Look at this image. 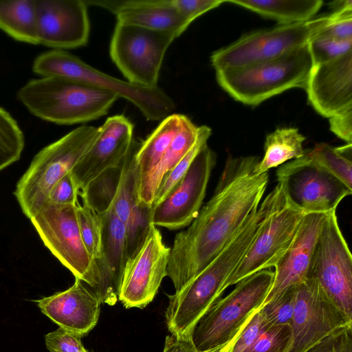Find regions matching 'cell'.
I'll list each match as a JSON object with an SVG mask.
<instances>
[{"mask_svg": "<svg viewBox=\"0 0 352 352\" xmlns=\"http://www.w3.org/2000/svg\"><path fill=\"white\" fill-rule=\"evenodd\" d=\"M257 156H229L211 199L188 228L174 239L167 265L180 290L221 251L256 210L269 182L268 172L256 174Z\"/></svg>", "mask_w": 352, "mask_h": 352, "instance_id": "cell-1", "label": "cell"}, {"mask_svg": "<svg viewBox=\"0 0 352 352\" xmlns=\"http://www.w3.org/2000/svg\"><path fill=\"white\" fill-rule=\"evenodd\" d=\"M16 96L34 116L65 125L96 120L106 115L119 98L109 91L60 76L32 79Z\"/></svg>", "mask_w": 352, "mask_h": 352, "instance_id": "cell-2", "label": "cell"}, {"mask_svg": "<svg viewBox=\"0 0 352 352\" xmlns=\"http://www.w3.org/2000/svg\"><path fill=\"white\" fill-rule=\"evenodd\" d=\"M311 67L306 45L274 59L215 71L218 84L228 94L255 106L288 89H305Z\"/></svg>", "mask_w": 352, "mask_h": 352, "instance_id": "cell-3", "label": "cell"}, {"mask_svg": "<svg viewBox=\"0 0 352 352\" xmlns=\"http://www.w3.org/2000/svg\"><path fill=\"white\" fill-rule=\"evenodd\" d=\"M274 277V272L269 269L256 272L216 301L192 330L191 339L196 349L212 352L234 341L252 315L263 305Z\"/></svg>", "mask_w": 352, "mask_h": 352, "instance_id": "cell-4", "label": "cell"}, {"mask_svg": "<svg viewBox=\"0 0 352 352\" xmlns=\"http://www.w3.org/2000/svg\"><path fill=\"white\" fill-rule=\"evenodd\" d=\"M99 133L83 125L41 149L16 184L14 195L23 214L30 219L47 201L55 184L72 172Z\"/></svg>", "mask_w": 352, "mask_h": 352, "instance_id": "cell-5", "label": "cell"}, {"mask_svg": "<svg viewBox=\"0 0 352 352\" xmlns=\"http://www.w3.org/2000/svg\"><path fill=\"white\" fill-rule=\"evenodd\" d=\"M32 70L41 77L71 78L113 93L135 105L149 121L162 120L175 107L172 98L158 86L143 87L116 78L64 50H52L41 54L35 58Z\"/></svg>", "mask_w": 352, "mask_h": 352, "instance_id": "cell-6", "label": "cell"}, {"mask_svg": "<svg viewBox=\"0 0 352 352\" xmlns=\"http://www.w3.org/2000/svg\"><path fill=\"white\" fill-rule=\"evenodd\" d=\"M331 14L307 21L279 24L242 36L214 52L210 56L215 70L239 67L274 59L303 47L331 21Z\"/></svg>", "mask_w": 352, "mask_h": 352, "instance_id": "cell-7", "label": "cell"}, {"mask_svg": "<svg viewBox=\"0 0 352 352\" xmlns=\"http://www.w3.org/2000/svg\"><path fill=\"white\" fill-rule=\"evenodd\" d=\"M77 205L47 201L30 219L45 246L76 278L94 292L98 271L81 236Z\"/></svg>", "mask_w": 352, "mask_h": 352, "instance_id": "cell-8", "label": "cell"}, {"mask_svg": "<svg viewBox=\"0 0 352 352\" xmlns=\"http://www.w3.org/2000/svg\"><path fill=\"white\" fill-rule=\"evenodd\" d=\"M307 278L315 280L327 298L352 319V256L336 211L326 214Z\"/></svg>", "mask_w": 352, "mask_h": 352, "instance_id": "cell-9", "label": "cell"}, {"mask_svg": "<svg viewBox=\"0 0 352 352\" xmlns=\"http://www.w3.org/2000/svg\"><path fill=\"white\" fill-rule=\"evenodd\" d=\"M178 36L170 31L117 22L110 42V56L128 82L157 87L165 53Z\"/></svg>", "mask_w": 352, "mask_h": 352, "instance_id": "cell-10", "label": "cell"}, {"mask_svg": "<svg viewBox=\"0 0 352 352\" xmlns=\"http://www.w3.org/2000/svg\"><path fill=\"white\" fill-rule=\"evenodd\" d=\"M276 177L283 184L289 201L307 214L334 212L352 193V189L338 178L314 165L305 150L301 157L279 167Z\"/></svg>", "mask_w": 352, "mask_h": 352, "instance_id": "cell-11", "label": "cell"}, {"mask_svg": "<svg viewBox=\"0 0 352 352\" xmlns=\"http://www.w3.org/2000/svg\"><path fill=\"white\" fill-rule=\"evenodd\" d=\"M290 326L292 338L288 352H306L335 331L352 326V319L327 298L315 280L307 278L297 285Z\"/></svg>", "mask_w": 352, "mask_h": 352, "instance_id": "cell-12", "label": "cell"}, {"mask_svg": "<svg viewBox=\"0 0 352 352\" xmlns=\"http://www.w3.org/2000/svg\"><path fill=\"white\" fill-rule=\"evenodd\" d=\"M216 158L214 152L208 144L205 145L185 175L168 195L153 208L154 226L175 230L191 223L202 207Z\"/></svg>", "mask_w": 352, "mask_h": 352, "instance_id": "cell-13", "label": "cell"}, {"mask_svg": "<svg viewBox=\"0 0 352 352\" xmlns=\"http://www.w3.org/2000/svg\"><path fill=\"white\" fill-rule=\"evenodd\" d=\"M306 214L287 197L286 204L272 217L226 280L223 292L256 272L274 267L294 241Z\"/></svg>", "mask_w": 352, "mask_h": 352, "instance_id": "cell-14", "label": "cell"}, {"mask_svg": "<svg viewBox=\"0 0 352 352\" xmlns=\"http://www.w3.org/2000/svg\"><path fill=\"white\" fill-rule=\"evenodd\" d=\"M170 248L153 226L144 244L126 262L118 300L126 309H143L153 301L167 276Z\"/></svg>", "mask_w": 352, "mask_h": 352, "instance_id": "cell-15", "label": "cell"}, {"mask_svg": "<svg viewBox=\"0 0 352 352\" xmlns=\"http://www.w3.org/2000/svg\"><path fill=\"white\" fill-rule=\"evenodd\" d=\"M38 44L63 50L87 45L90 25L84 0H34Z\"/></svg>", "mask_w": 352, "mask_h": 352, "instance_id": "cell-16", "label": "cell"}, {"mask_svg": "<svg viewBox=\"0 0 352 352\" xmlns=\"http://www.w3.org/2000/svg\"><path fill=\"white\" fill-rule=\"evenodd\" d=\"M98 129L97 138L71 172L79 194L103 173L119 166L134 142L133 125L122 115L108 118Z\"/></svg>", "mask_w": 352, "mask_h": 352, "instance_id": "cell-17", "label": "cell"}, {"mask_svg": "<svg viewBox=\"0 0 352 352\" xmlns=\"http://www.w3.org/2000/svg\"><path fill=\"white\" fill-rule=\"evenodd\" d=\"M308 101L322 116L331 118L352 109V51L312 65L305 89Z\"/></svg>", "mask_w": 352, "mask_h": 352, "instance_id": "cell-18", "label": "cell"}, {"mask_svg": "<svg viewBox=\"0 0 352 352\" xmlns=\"http://www.w3.org/2000/svg\"><path fill=\"white\" fill-rule=\"evenodd\" d=\"M98 213L101 228L100 254L95 261L98 284L94 293L101 303L114 305L118 300L126 262L125 226L110 204Z\"/></svg>", "mask_w": 352, "mask_h": 352, "instance_id": "cell-19", "label": "cell"}, {"mask_svg": "<svg viewBox=\"0 0 352 352\" xmlns=\"http://www.w3.org/2000/svg\"><path fill=\"white\" fill-rule=\"evenodd\" d=\"M41 311L59 327L87 336L97 324L101 302L82 280L69 289L36 300Z\"/></svg>", "mask_w": 352, "mask_h": 352, "instance_id": "cell-20", "label": "cell"}, {"mask_svg": "<svg viewBox=\"0 0 352 352\" xmlns=\"http://www.w3.org/2000/svg\"><path fill=\"white\" fill-rule=\"evenodd\" d=\"M326 214L307 213L303 217L294 241L274 267V281L263 304L307 279L315 244Z\"/></svg>", "mask_w": 352, "mask_h": 352, "instance_id": "cell-21", "label": "cell"}, {"mask_svg": "<svg viewBox=\"0 0 352 352\" xmlns=\"http://www.w3.org/2000/svg\"><path fill=\"white\" fill-rule=\"evenodd\" d=\"M87 6L113 13L117 22L149 29L170 31L179 36L190 23L177 12L172 0H84Z\"/></svg>", "mask_w": 352, "mask_h": 352, "instance_id": "cell-22", "label": "cell"}, {"mask_svg": "<svg viewBox=\"0 0 352 352\" xmlns=\"http://www.w3.org/2000/svg\"><path fill=\"white\" fill-rule=\"evenodd\" d=\"M198 126L184 116L181 128L173 138L159 164L138 187L139 199L152 205L157 189L164 175L182 160L196 142Z\"/></svg>", "mask_w": 352, "mask_h": 352, "instance_id": "cell-23", "label": "cell"}, {"mask_svg": "<svg viewBox=\"0 0 352 352\" xmlns=\"http://www.w3.org/2000/svg\"><path fill=\"white\" fill-rule=\"evenodd\" d=\"M184 115L173 113L164 118L142 143L135 153L138 187L159 164L175 136L179 131Z\"/></svg>", "mask_w": 352, "mask_h": 352, "instance_id": "cell-24", "label": "cell"}, {"mask_svg": "<svg viewBox=\"0 0 352 352\" xmlns=\"http://www.w3.org/2000/svg\"><path fill=\"white\" fill-rule=\"evenodd\" d=\"M248 9L279 24L307 21L320 9L321 0H224Z\"/></svg>", "mask_w": 352, "mask_h": 352, "instance_id": "cell-25", "label": "cell"}, {"mask_svg": "<svg viewBox=\"0 0 352 352\" xmlns=\"http://www.w3.org/2000/svg\"><path fill=\"white\" fill-rule=\"evenodd\" d=\"M305 137L294 127L278 128L269 133L264 144V155L254 169L256 174L285 164L289 160L301 157L304 153Z\"/></svg>", "mask_w": 352, "mask_h": 352, "instance_id": "cell-26", "label": "cell"}, {"mask_svg": "<svg viewBox=\"0 0 352 352\" xmlns=\"http://www.w3.org/2000/svg\"><path fill=\"white\" fill-rule=\"evenodd\" d=\"M0 29L16 41L38 45L34 0L0 1Z\"/></svg>", "mask_w": 352, "mask_h": 352, "instance_id": "cell-27", "label": "cell"}, {"mask_svg": "<svg viewBox=\"0 0 352 352\" xmlns=\"http://www.w3.org/2000/svg\"><path fill=\"white\" fill-rule=\"evenodd\" d=\"M138 145L139 144L133 142L122 162L119 179L109 204L124 223L126 222L131 211L140 200L138 173L135 157Z\"/></svg>", "mask_w": 352, "mask_h": 352, "instance_id": "cell-28", "label": "cell"}, {"mask_svg": "<svg viewBox=\"0 0 352 352\" xmlns=\"http://www.w3.org/2000/svg\"><path fill=\"white\" fill-rule=\"evenodd\" d=\"M305 154L316 166L331 174L352 189V144L333 147L326 143L317 144Z\"/></svg>", "mask_w": 352, "mask_h": 352, "instance_id": "cell-29", "label": "cell"}, {"mask_svg": "<svg viewBox=\"0 0 352 352\" xmlns=\"http://www.w3.org/2000/svg\"><path fill=\"white\" fill-rule=\"evenodd\" d=\"M153 208L152 205L139 200L133 208L125 226L126 258L133 256L144 244L152 226Z\"/></svg>", "mask_w": 352, "mask_h": 352, "instance_id": "cell-30", "label": "cell"}, {"mask_svg": "<svg viewBox=\"0 0 352 352\" xmlns=\"http://www.w3.org/2000/svg\"><path fill=\"white\" fill-rule=\"evenodd\" d=\"M210 135V127L206 125L198 126L197 138L194 145L173 168L164 175L161 180L154 197L153 208L168 195L185 175L197 155L207 144Z\"/></svg>", "mask_w": 352, "mask_h": 352, "instance_id": "cell-31", "label": "cell"}, {"mask_svg": "<svg viewBox=\"0 0 352 352\" xmlns=\"http://www.w3.org/2000/svg\"><path fill=\"white\" fill-rule=\"evenodd\" d=\"M24 148V136L16 121L0 107V171L18 161Z\"/></svg>", "mask_w": 352, "mask_h": 352, "instance_id": "cell-32", "label": "cell"}, {"mask_svg": "<svg viewBox=\"0 0 352 352\" xmlns=\"http://www.w3.org/2000/svg\"><path fill=\"white\" fill-rule=\"evenodd\" d=\"M77 205V214L83 243L94 261L100 257L101 228L98 211L85 199Z\"/></svg>", "mask_w": 352, "mask_h": 352, "instance_id": "cell-33", "label": "cell"}, {"mask_svg": "<svg viewBox=\"0 0 352 352\" xmlns=\"http://www.w3.org/2000/svg\"><path fill=\"white\" fill-rule=\"evenodd\" d=\"M296 295L297 285L292 286L259 308L270 327L290 325L294 312Z\"/></svg>", "mask_w": 352, "mask_h": 352, "instance_id": "cell-34", "label": "cell"}, {"mask_svg": "<svg viewBox=\"0 0 352 352\" xmlns=\"http://www.w3.org/2000/svg\"><path fill=\"white\" fill-rule=\"evenodd\" d=\"M352 38L337 40L316 36L307 43L312 65L335 60L352 51Z\"/></svg>", "mask_w": 352, "mask_h": 352, "instance_id": "cell-35", "label": "cell"}, {"mask_svg": "<svg viewBox=\"0 0 352 352\" xmlns=\"http://www.w3.org/2000/svg\"><path fill=\"white\" fill-rule=\"evenodd\" d=\"M292 338L289 324L272 326L245 352H288Z\"/></svg>", "mask_w": 352, "mask_h": 352, "instance_id": "cell-36", "label": "cell"}, {"mask_svg": "<svg viewBox=\"0 0 352 352\" xmlns=\"http://www.w3.org/2000/svg\"><path fill=\"white\" fill-rule=\"evenodd\" d=\"M270 327L263 314L258 309L252 315L231 343L228 352H245Z\"/></svg>", "mask_w": 352, "mask_h": 352, "instance_id": "cell-37", "label": "cell"}, {"mask_svg": "<svg viewBox=\"0 0 352 352\" xmlns=\"http://www.w3.org/2000/svg\"><path fill=\"white\" fill-rule=\"evenodd\" d=\"M45 341L50 352H89L79 335L61 327L45 335Z\"/></svg>", "mask_w": 352, "mask_h": 352, "instance_id": "cell-38", "label": "cell"}, {"mask_svg": "<svg viewBox=\"0 0 352 352\" xmlns=\"http://www.w3.org/2000/svg\"><path fill=\"white\" fill-rule=\"evenodd\" d=\"M306 352H352V326L335 331Z\"/></svg>", "mask_w": 352, "mask_h": 352, "instance_id": "cell-39", "label": "cell"}, {"mask_svg": "<svg viewBox=\"0 0 352 352\" xmlns=\"http://www.w3.org/2000/svg\"><path fill=\"white\" fill-rule=\"evenodd\" d=\"M79 190L72 173L63 176L51 190L47 201L59 205H76Z\"/></svg>", "mask_w": 352, "mask_h": 352, "instance_id": "cell-40", "label": "cell"}, {"mask_svg": "<svg viewBox=\"0 0 352 352\" xmlns=\"http://www.w3.org/2000/svg\"><path fill=\"white\" fill-rule=\"evenodd\" d=\"M180 15L191 23L203 14L219 7L224 0H172Z\"/></svg>", "mask_w": 352, "mask_h": 352, "instance_id": "cell-41", "label": "cell"}, {"mask_svg": "<svg viewBox=\"0 0 352 352\" xmlns=\"http://www.w3.org/2000/svg\"><path fill=\"white\" fill-rule=\"evenodd\" d=\"M330 130L339 138L352 142V109L329 118Z\"/></svg>", "mask_w": 352, "mask_h": 352, "instance_id": "cell-42", "label": "cell"}, {"mask_svg": "<svg viewBox=\"0 0 352 352\" xmlns=\"http://www.w3.org/2000/svg\"><path fill=\"white\" fill-rule=\"evenodd\" d=\"M164 352H199L194 346L191 336L179 337L171 334L165 339Z\"/></svg>", "mask_w": 352, "mask_h": 352, "instance_id": "cell-43", "label": "cell"}, {"mask_svg": "<svg viewBox=\"0 0 352 352\" xmlns=\"http://www.w3.org/2000/svg\"><path fill=\"white\" fill-rule=\"evenodd\" d=\"M231 343L230 344H228V346L223 347V348L219 349L218 350H216V351H212V352H228L229 349H230V345H231Z\"/></svg>", "mask_w": 352, "mask_h": 352, "instance_id": "cell-44", "label": "cell"}]
</instances>
